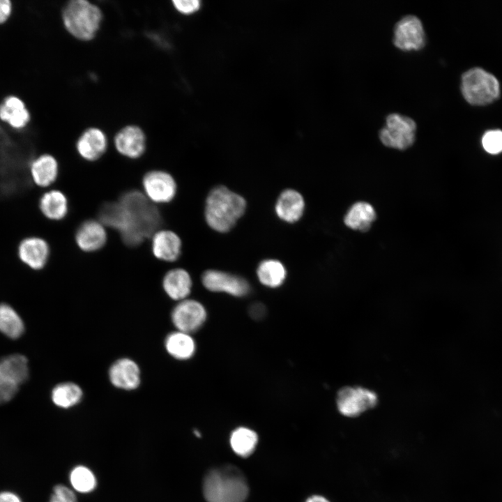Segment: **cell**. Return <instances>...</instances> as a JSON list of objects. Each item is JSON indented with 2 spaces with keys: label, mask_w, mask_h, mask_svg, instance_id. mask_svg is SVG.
Wrapping results in <instances>:
<instances>
[{
  "label": "cell",
  "mask_w": 502,
  "mask_h": 502,
  "mask_svg": "<svg viewBox=\"0 0 502 502\" xmlns=\"http://www.w3.org/2000/svg\"><path fill=\"white\" fill-rule=\"evenodd\" d=\"M119 201L124 212V221L119 232L126 245H139L145 238L153 235L162 224L159 211L142 192L128 191Z\"/></svg>",
  "instance_id": "6da1fadb"
},
{
  "label": "cell",
  "mask_w": 502,
  "mask_h": 502,
  "mask_svg": "<svg viewBox=\"0 0 502 502\" xmlns=\"http://www.w3.org/2000/svg\"><path fill=\"white\" fill-rule=\"evenodd\" d=\"M248 492L243 473L231 464L211 469L204 479L203 492L207 502H244Z\"/></svg>",
  "instance_id": "7a4b0ae2"
},
{
  "label": "cell",
  "mask_w": 502,
  "mask_h": 502,
  "mask_svg": "<svg viewBox=\"0 0 502 502\" xmlns=\"http://www.w3.org/2000/svg\"><path fill=\"white\" fill-rule=\"evenodd\" d=\"M245 207L246 201L243 197L225 186H217L207 196L205 218L213 229L227 232L243 215Z\"/></svg>",
  "instance_id": "3957f363"
},
{
  "label": "cell",
  "mask_w": 502,
  "mask_h": 502,
  "mask_svg": "<svg viewBox=\"0 0 502 502\" xmlns=\"http://www.w3.org/2000/svg\"><path fill=\"white\" fill-rule=\"evenodd\" d=\"M63 24L75 38L92 40L100 29L102 20L100 9L86 0H73L64 6L62 12Z\"/></svg>",
  "instance_id": "277c9868"
},
{
  "label": "cell",
  "mask_w": 502,
  "mask_h": 502,
  "mask_svg": "<svg viewBox=\"0 0 502 502\" xmlns=\"http://www.w3.org/2000/svg\"><path fill=\"white\" fill-rule=\"evenodd\" d=\"M461 90L465 100L472 105L492 102L499 95V84L492 74L479 68H471L462 77Z\"/></svg>",
  "instance_id": "5b68a950"
},
{
  "label": "cell",
  "mask_w": 502,
  "mask_h": 502,
  "mask_svg": "<svg viewBox=\"0 0 502 502\" xmlns=\"http://www.w3.org/2000/svg\"><path fill=\"white\" fill-rule=\"evenodd\" d=\"M416 123L409 116L391 113L386 118V123L379 131V139L387 147L405 150L416 139Z\"/></svg>",
  "instance_id": "8992f818"
},
{
  "label": "cell",
  "mask_w": 502,
  "mask_h": 502,
  "mask_svg": "<svg viewBox=\"0 0 502 502\" xmlns=\"http://www.w3.org/2000/svg\"><path fill=\"white\" fill-rule=\"evenodd\" d=\"M378 402L377 395L362 387H344L339 390L336 403L340 413L347 417H356L374 408Z\"/></svg>",
  "instance_id": "52a82bcc"
},
{
  "label": "cell",
  "mask_w": 502,
  "mask_h": 502,
  "mask_svg": "<svg viewBox=\"0 0 502 502\" xmlns=\"http://www.w3.org/2000/svg\"><path fill=\"white\" fill-rule=\"evenodd\" d=\"M425 32L421 20L408 15L398 20L393 29V44L404 51L418 50L425 45Z\"/></svg>",
  "instance_id": "ba28073f"
},
{
  "label": "cell",
  "mask_w": 502,
  "mask_h": 502,
  "mask_svg": "<svg viewBox=\"0 0 502 502\" xmlns=\"http://www.w3.org/2000/svg\"><path fill=\"white\" fill-rule=\"evenodd\" d=\"M17 257L31 271L43 270L50 261L51 249L49 243L40 236H29L22 238L17 247Z\"/></svg>",
  "instance_id": "9c48e42d"
},
{
  "label": "cell",
  "mask_w": 502,
  "mask_h": 502,
  "mask_svg": "<svg viewBox=\"0 0 502 502\" xmlns=\"http://www.w3.org/2000/svg\"><path fill=\"white\" fill-rule=\"evenodd\" d=\"M206 317L204 305L197 301L188 298L179 301L171 313L172 324L177 330L189 334L199 330Z\"/></svg>",
  "instance_id": "30bf717a"
},
{
  "label": "cell",
  "mask_w": 502,
  "mask_h": 502,
  "mask_svg": "<svg viewBox=\"0 0 502 502\" xmlns=\"http://www.w3.org/2000/svg\"><path fill=\"white\" fill-rule=\"evenodd\" d=\"M144 195L152 202L164 204L171 201L176 193L173 176L162 170H151L142 178Z\"/></svg>",
  "instance_id": "8fae6325"
},
{
  "label": "cell",
  "mask_w": 502,
  "mask_h": 502,
  "mask_svg": "<svg viewBox=\"0 0 502 502\" xmlns=\"http://www.w3.org/2000/svg\"><path fill=\"white\" fill-rule=\"evenodd\" d=\"M203 285L209 291L225 292L234 296H246L250 290L243 278L217 270H208L201 276Z\"/></svg>",
  "instance_id": "7c38bea8"
},
{
  "label": "cell",
  "mask_w": 502,
  "mask_h": 502,
  "mask_svg": "<svg viewBox=\"0 0 502 502\" xmlns=\"http://www.w3.org/2000/svg\"><path fill=\"white\" fill-rule=\"evenodd\" d=\"M108 376L111 383L121 390H135L141 383L139 367L128 358H121L114 362L109 369Z\"/></svg>",
  "instance_id": "4fadbf2b"
},
{
  "label": "cell",
  "mask_w": 502,
  "mask_h": 502,
  "mask_svg": "<svg viewBox=\"0 0 502 502\" xmlns=\"http://www.w3.org/2000/svg\"><path fill=\"white\" fill-rule=\"evenodd\" d=\"M146 136L144 131L135 125L121 128L115 135L114 142L116 151L131 159L141 157L146 150Z\"/></svg>",
  "instance_id": "5bb4252c"
},
{
  "label": "cell",
  "mask_w": 502,
  "mask_h": 502,
  "mask_svg": "<svg viewBox=\"0 0 502 502\" xmlns=\"http://www.w3.org/2000/svg\"><path fill=\"white\" fill-rule=\"evenodd\" d=\"M28 172L32 183L38 188L44 189L52 186L56 181L59 167L53 155L44 153L31 161Z\"/></svg>",
  "instance_id": "9a60e30c"
},
{
  "label": "cell",
  "mask_w": 502,
  "mask_h": 502,
  "mask_svg": "<svg viewBox=\"0 0 502 502\" xmlns=\"http://www.w3.org/2000/svg\"><path fill=\"white\" fill-rule=\"evenodd\" d=\"M77 246L84 252H95L105 246L107 234L105 225L100 221L87 220L82 222L75 235Z\"/></svg>",
  "instance_id": "2e32d148"
},
{
  "label": "cell",
  "mask_w": 502,
  "mask_h": 502,
  "mask_svg": "<svg viewBox=\"0 0 502 502\" xmlns=\"http://www.w3.org/2000/svg\"><path fill=\"white\" fill-rule=\"evenodd\" d=\"M38 208L43 218L52 222L64 219L69 208L66 195L58 189H50L38 197Z\"/></svg>",
  "instance_id": "e0dca14e"
},
{
  "label": "cell",
  "mask_w": 502,
  "mask_h": 502,
  "mask_svg": "<svg viewBox=\"0 0 502 502\" xmlns=\"http://www.w3.org/2000/svg\"><path fill=\"white\" fill-rule=\"evenodd\" d=\"M107 147V137L98 128H89L84 130L76 142L79 155L87 161L99 159L105 153Z\"/></svg>",
  "instance_id": "ac0fdd59"
},
{
  "label": "cell",
  "mask_w": 502,
  "mask_h": 502,
  "mask_svg": "<svg viewBox=\"0 0 502 502\" xmlns=\"http://www.w3.org/2000/svg\"><path fill=\"white\" fill-rule=\"evenodd\" d=\"M151 250L157 259L164 261H174L180 257L181 241L170 230H158L152 235Z\"/></svg>",
  "instance_id": "d6986e66"
},
{
  "label": "cell",
  "mask_w": 502,
  "mask_h": 502,
  "mask_svg": "<svg viewBox=\"0 0 502 502\" xmlns=\"http://www.w3.org/2000/svg\"><path fill=\"white\" fill-rule=\"evenodd\" d=\"M304 208L303 196L294 190L287 189L279 196L275 204V212L281 220L292 223L301 218Z\"/></svg>",
  "instance_id": "ffe728a7"
},
{
  "label": "cell",
  "mask_w": 502,
  "mask_h": 502,
  "mask_svg": "<svg viewBox=\"0 0 502 502\" xmlns=\"http://www.w3.org/2000/svg\"><path fill=\"white\" fill-rule=\"evenodd\" d=\"M162 287L172 299L181 301L188 298L192 288L190 274L183 268H174L166 273L162 279Z\"/></svg>",
  "instance_id": "44dd1931"
},
{
  "label": "cell",
  "mask_w": 502,
  "mask_h": 502,
  "mask_svg": "<svg viewBox=\"0 0 502 502\" xmlns=\"http://www.w3.org/2000/svg\"><path fill=\"white\" fill-rule=\"evenodd\" d=\"M167 352L174 358L185 360L195 354L196 344L190 334L176 330L168 334L164 342Z\"/></svg>",
  "instance_id": "7402d4cb"
},
{
  "label": "cell",
  "mask_w": 502,
  "mask_h": 502,
  "mask_svg": "<svg viewBox=\"0 0 502 502\" xmlns=\"http://www.w3.org/2000/svg\"><path fill=\"white\" fill-rule=\"evenodd\" d=\"M373 206L367 202L358 201L348 210L344 218L345 225L360 231H367L376 219Z\"/></svg>",
  "instance_id": "603a6c76"
},
{
  "label": "cell",
  "mask_w": 502,
  "mask_h": 502,
  "mask_svg": "<svg viewBox=\"0 0 502 502\" xmlns=\"http://www.w3.org/2000/svg\"><path fill=\"white\" fill-rule=\"evenodd\" d=\"M0 118L12 127L21 128L29 121V114L20 99L9 96L0 105Z\"/></svg>",
  "instance_id": "cb8c5ba5"
},
{
  "label": "cell",
  "mask_w": 502,
  "mask_h": 502,
  "mask_svg": "<svg viewBox=\"0 0 502 502\" xmlns=\"http://www.w3.org/2000/svg\"><path fill=\"white\" fill-rule=\"evenodd\" d=\"M0 373L20 386L28 379V360L25 356L17 353L1 358Z\"/></svg>",
  "instance_id": "d4e9b609"
},
{
  "label": "cell",
  "mask_w": 502,
  "mask_h": 502,
  "mask_svg": "<svg viewBox=\"0 0 502 502\" xmlns=\"http://www.w3.org/2000/svg\"><path fill=\"white\" fill-rule=\"evenodd\" d=\"M83 397V392L79 385L73 382H63L52 389L51 398L53 403L63 409L77 405Z\"/></svg>",
  "instance_id": "484cf974"
},
{
  "label": "cell",
  "mask_w": 502,
  "mask_h": 502,
  "mask_svg": "<svg viewBox=\"0 0 502 502\" xmlns=\"http://www.w3.org/2000/svg\"><path fill=\"white\" fill-rule=\"evenodd\" d=\"M230 445L233 451L242 457H248L254 451L258 442V436L252 429L239 427L230 436Z\"/></svg>",
  "instance_id": "4316f807"
},
{
  "label": "cell",
  "mask_w": 502,
  "mask_h": 502,
  "mask_svg": "<svg viewBox=\"0 0 502 502\" xmlns=\"http://www.w3.org/2000/svg\"><path fill=\"white\" fill-rule=\"evenodd\" d=\"M257 273L260 282L271 288L280 286L287 275L284 265L275 259L261 261L257 268Z\"/></svg>",
  "instance_id": "83f0119b"
},
{
  "label": "cell",
  "mask_w": 502,
  "mask_h": 502,
  "mask_svg": "<svg viewBox=\"0 0 502 502\" xmlns=\"http://www.w3.org/2000/svg\"><path fill=\"white\" fill-rule=\"evenodd\" d=\"M24 323L16 311L6 303L0 304V332L11 339L20 337L24 333Z\"/></svg>",
  "instance_id": "f1b7e54d"
},
{
  "label": "cell",
  "mask_w": 502,
  "mask_h": 502,
  "mask_svg": "<svg viewBox=\"0 0 502 502\" xmlns=\"http://www.w3.org/2000/svg\"><path fill=\"white\" fill-rule=\"evenodd\" d=\"M99 221L118 231L123 222V210L119 201L106 202L98 211Z\"/></svg>",
  "instance_id": "f546056e"
},
{
  "label": "cell",
  "mask_w": 502,
  "mask_h": 502,
  "mask_svg": "<svg viewBox=\"0 0 502 502\" xmlns=\"http://www.w3.org/2000/svg\"><path fill=\"white\" fill-rule=\"evenodd\" d=\"M70 481L73 487L81 493L91 492L96 487L95 475L84 466H77L71 471Z\"/></svg>",
  "instance_id": "4dcf8cb0"
},
{
  "label": "cell",
  "mask_w": 502,
  "mask_h": 502,
  "mask_svg": "<svg viewBox=\"0 0 502 502\" xmlns=\"http://www.w3.org/2000/svg\"><path fill=\"white\" fill-rule=\"evenodd\" d=\"M485 150L492 154L502 151V131L490 130L487 132L482 139Z\"/></svg>",
  "instance_id": "1f68e13d"
},
{
  "label": "cell",
  "mask_w": 502,
  "mask_h": 502,
  "mask_svg": "<svg viewBox=\"0 0 502 502\" xmlns=\"http://www.w3.org/2000/svg\"><path fill=\"white\" fill-rule=\"evenodd\" d=\"M19 385L0 373V404L9 402L16 395Z\"/></svg>",
  "instance_id": "d6a6232c"
},
{
  "label": "cell",
  "mask_w": 502,
  "mask_h": 502,
  "mask_svg": "<svg viewBox=\"0 0 502 502\" xmlns=\"http://www.w3.org/2000/svg\"><path fill=\"white\" fill-rule=\"evenodd\" d=\"M50 502H77L75 492L64 485L54 487Z\"/></svg>",
  "instance_id": "836d02e7"
},
{
  "label": "cell",
  "mask_w": 502,
  "mask_h": 502,
  "mask_svg": "<svg viewBox=\"0 0 502 502\" xmlns=\"http://www.w3.org/2000/svg\"><path fill=\"white\" fill-rule=\"evenodd\" d=\"M172 3L179 13L188 15L199 10L201 2L199 0H174Z\"/></svg>",
  "instance_id": "e575fe53"
},
{
  "label": "cell",
  "mask_w": 502,
  "mask_h": 502,
  "mask_svg": "<svg viewBox=\"0 0 502 502\" xmlns=\"http://www.w3.org/2000/svg\"><path fill=\"white\" fill-rule=\"evenodd\" d=\"M249 313L253 319H261L266 314V309L262 304L255 303L250 306Z\"/></svg>",
  "instance_id": "d590c367"
},
{
  "label": "cell",
  "mask_w": 502,
  "mask_h": 502,
  "mask_svg": "<svg viewBox=\"0 0 502 502\" xmlns=\"http://www.w3.org/2000/svg\"><path fill=\"white\" fill-rule=\"evenodd\" d=\"M11 3L8 0H0V23L3 22L10 15Z\"/></svg>",
  "instance_id": "8d00e7d4"
},
{
  "label": "cell",
  "mask_w": 502,
  "mask_h": 502,
  "mask_svg": "<svg viewBox=\"0 0 502 502\" xmlns=\"http://www.w3.org/2000/svg\"><path fill=\"white\" fill-rule=\"evenodd\" d=\"M0 502H22V501L17 494L3 491L0 492Z\"/></svg>",
  "instance_id": "74e56055"
},
{
  "label": "cell",
  "mask_w": 502,
  "mask_h": 502,
  "mask_svg": "<svg viewBox=\"0 0 502 502\" xmlns=\"http://www.w3.org/2000/svg\"><path fill=\"white\" fill-rule=\"evenodd\" d=\"M305 502H330L326 498L319 495L309 497Z\"/></svg>",
  "instance_id": "f35d334b"
},
{
  "label": "cell",
  "mask_w": 502,
  "mask_h": 502,
  "mask_svg": "<svg viewBox=\"0 0 502 502\" xmlns=\"http://www.w3.org/2000/svg\"><path fill=\"white\" fill-rule=\"evenodd\" d=\"M194 434L197 437H201V434L197 429L194 430Z\"/></svg>",
  "instance_id": "ab89813d"
}]
</instances>
